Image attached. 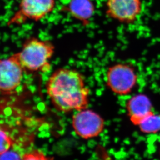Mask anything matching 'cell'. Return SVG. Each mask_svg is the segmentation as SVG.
Here are the masks:
<instances>
[{
	"label": "cell",
	"mask_w": 160,
	"mask_h": 160,
	"mask_svg": "<svg viewBox=\"0 0 160 160\" xmlns=\"http://www.w3.org/2000/svg\"><path fill=\"white\" fill-rule=\"evenodd\" d=\"M18 153L14 150H9L0 154V160H22Z\"/></svg>",
	"instance_id": "cell-13"
},
{
	"label": "cell",
	"mask_w": 160,
	"mask_h": 160,
	"mask_svg": "<svg viewBox=\"0 0 160 160\" xmlns=\"http://www.w3.org/2000/svg\"><path fill=\"white\" fill-rule=\"evenodd\" d=\"M22 160H54V158L48 157L41 151L36 150L31 152L24 154Z\"/></svg>",
	"instance_id": "cell-12"
},
{
	"label": "cell",
	"mask_w": 160,
	"mask_h": 160,
	"mask_svg": "<svg viewBox=\"0 0 160 160\" xmlns=\"http://www.w3.org/2000/svg\"><path fill=\"white\" fill-rule=\"evenodd\" d=\"M55 6V0H21L18 10L8 25H22L28 20L39 22L52 12Z\"/></svg>",
	"instance_id": "cell-5"
},
{
	"label": "cell",
	"mask_w": 160,
	"mask_h": 160,
	"mask_svg": "<svg viewBox=\"0 0 160 160\" xmlns=\"http://www.w3.org/2000/svg\"><path fill=\"white\" fill-rule=\"evenodd\" d=\"M74 132L84 139H89L100 135L105 127L103 118L95 111L86 109L77 111L72 119Z\"/></svg>",
	"instance_id": "cell-6"
},
{
	"label": "cell",
	"mask_w": 160,
	"mask_h": 160,
	"mask_svg": "<svg viewBox=\"0 0 160 160\" xmlns=\"http://www.w3.org/2000/svg\"><path fill=\"white\" fill-rule=\"evenodd\" d=\"M141 0H107V15L124 24L135 22L142 12Z\"/></svg>",
	"instance_id": "cell-7"
},
{
	"label": "cell",
	"mask_w": 160,
	"mask_h": 160,
	"mask_svg": "<svg viewBox=\"0 0 160 160\" xmlns=\"http://www.w3.org/2000/svg\"><path fill=\"white\" fill-rule=\"evenodd\" d=\"M12 145V139L5 131L0 129V154L8 151Z\"/></svg>",
	"instance_id": "cell-11"
},
{
	"label": "cell",
	"mask_w": 160,
	"mask_h": 160,
	"mask_svg": "<svg viewBox=\"0 0 160 160\" xmlns=\"http://www.w3.org/2000/svg\"><path fill=\"white\" fill-rule=\"evenodd\" d=\"M46 92L56 109L63 113L88 109L91 89L77 70L60 68L47 80Z\"/></svg>",
	"instance_id": "cell-1"
},
{
	"label": "cell",
	"mask_w": 160,
	"mask_h": 160,
	"mask_svg": "<svg viewBox=\"0 0 160 160\" xmlns=\"http://www.w3.org/2000/svg\"><path fill=\"white\" fill-rule=\"evenodd\" d=\"M126 109L131 122L138 126L145 118L154 113L151 101L144 94L131 97L126 102Z\"/></svg>",
	"instance_id": "cell-8"
},
{
	"label": "cell",
	"mask_w": 160,
	"mask_h": 160,
	"mask_svg": "<svg viewBox=\"0 0 160 160\" xmlns=\"http://www.w3.org/2000/svg\"><path fill=\"white\" fill-rule=\"evenodd\" d=\"M142 132L154 134L160 132V114L153 113L145 118L138 125Z\"/></svg>",
	"instance_id": "cell-10"
},
{
	"label": "cell",
	"mask_w": 160,
	"mask_h": 160,
	"mask_svg": "<svg viewBox=\"0 0 160 160\" xmlns=\"http://www.w3.org/2000/svg\"><path fill=\"white\" fill-rule=\"evenodd\" d=\"M107 88L118 96H126L134 90L138 75L134 67L127 63H117L109 67L105 75Z\"/></svg>",
	"instance_id": "cell-3"
},
{
	"label": "cell",
	"mask_w": 160,
	"mask_h": 160,
	"mask_svg": "<svg viewBox=\"0 0 160 160\" xmlns=\"http://www.w3.org/2000/svg\"><path fill=\"white\" fill-rule=\"evenodd\" d=\"M26 74L16 53L0 59V93H14L22 85Z\"/></svg>",
	"instance_id": "cell-4"
},
{
	"label": "cell",
	"mask_w": 160,
	"mask_h": 160,
	"mask_svg": "<svg viewBox=\"0 0 160 160\" xmlns=\"http://www.w3.org/2000/svg\"><path fill=\"white\" fill-rule=\"evenodd\" d=\"M68 11L73 17L84 22L92 17L95 8L91 0H71Z\"/></svg>",
	"instance_id": "cell-9"
},
{
	"label": "cell",
	"mask_w": 160,
	"mask_h": 160,
	"mask_svg": "<svg viewBox=\"0 0 160 160\" xmlns=\"http://www.w3.org/2000/svg\"><path fill=\"white\" fill-rule=\"evenodd\" d=\"M55 50L52 42L30 37L24 42L22 49L16 54L26 74L45 73L51 70V60Z\"/></svg>",
	"instance_id": "cell-2"
}]
</instances>
